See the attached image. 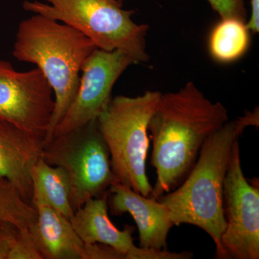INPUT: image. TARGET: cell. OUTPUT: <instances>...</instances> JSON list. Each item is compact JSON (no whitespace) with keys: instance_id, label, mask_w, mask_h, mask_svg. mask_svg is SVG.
Wrapping results in <instances>:
<instances>
[{"instance_id":"1","label":"cell","mask_w":259,"mask_h":259,"mask_svg":"<svg viewBox=\"0 0 259 259\" xmlns=\"http://www.w3.org/2000/svg\"><path fill=\"white\" fill-rule=\"evenodd\" d=\"M228 120L226 107L209 100L192 81L178 91L161 93L148 125L151 165L156 172L151 197L158 199L178 187L204 142Z\"/></svg>"},{"instance_id":"2","label":"cell","mask_w":259,"mask_h":259,"mask_svg":"<svg viewBox=\"0 0 259 259\" xmlns=\"http://www.w3.org/2000/svg\"><path fill=\"white\" fill-rule=\"evenodd\" d=\"M258 125V107L228 120L204 142L185 181L158 199L169 209L175 226L192 225L211 237L215 245V258L221 259L222 255L221 239L226 227L223 191L233 145L247 127Z\"/></svg>"},{"instance_id":"3","label":"cell","mask_w":259,"mask_h":259,"mask_svg":"<svg viewBox=\"0 0 259 259\" xmlns=\"http://www.w3.org/2000/svg\"><path fill=\"white\" fill-rule=\"evenodd\" d=\"M96 49L76 29L44 15L35 14L19 24L13 56L18 61L36 65L54 94L55 107L44 144L50 141L74 101L83 65Z\"/></svg>"},{"instance_id":"4","label":"cell","mask_w":259,"mask_h":259,"mask_svg":"<svg viewBox=\"0 0 259 259\" xmlns=\"http://www.w3.org/2000/svg\"><path fill=\"white\" fill-rule=\"evenodd\" d=\"M23 3V9L66 24L88 37L97 49L118 50L136 64L149 61L146 36L149 26L133 20L134 12L118 0H46Z\"/></svg>"},{"instance_id":"5","label":"cell","mask_w":259,"mask_h":259,"mask_svg":"<svg viewBox=\"0 0 259 259\" xmlns=\"http://www.w3.org/2000/svg\"><path fill=\"white\" fill-rule=\"evenodd\" d=\"M161 95L146 91L137 97H114L97 119L117 182L145 197L153 191L146 174L148 125Z\"/></svg>"},{"instance_id":"6","label":"cell","mask_w":259,"mask_h":259,"mask_svg":"<svg viewBox=\"0 0 259 259\" xmlns=\"http://www.w3.org/2000/svg\"><path fill=\"white\" fill-rule=\"evenodd\" d=\"M42 158L64 168L70 181V203L74 212L89 199L108 193L117 182L109 148L97 121L66 134L54 136L44 145Z\"/></svg>"},{"instance_id":"7","label":"cell","mask_w":259,"mask_h":259,"mask_svg":"<svg viewBox=\"0 0 259 259\" xmlns=\"http://www.w3.org/2000/svg\"><path fill=\"white\" fill-rule=\"evenodd\" d=\"M226 227L221 259L259 258V188L245 179L239 140L232 150L223 191Z\"/></svg>"},{"instance_id":"8","label":"cell","mask_w":259,"mask_h":259,"mask_svg":"<svg viewBox=\"0 0 259 259\" xmlns=\"http://www.w3.org/2000/svg\"><path fill=\"white\" fill-rule=\"evenodd\" d=\"M135 64L132 58L122 51L95 49L83 65L74 101L56 126L52 137L96 120L111 101L112 90L117 80Z\"/></svg>"},{"instance_id":"9","label":"cell","mask_w":259,"mask_h":259,"mask_svg":"<svg viewBox=\"0 0 259 259\" xmlns=\"http://www.w3.org/2000/svg\"><path fill=\"white\" fill-rule=\"evenodd\" d=\"M53 90L37 68L18 71L0 60V117L20 128L46 135L55 107Z\"/></svg>"},{"instance_id":"10","label":"cell","mask_w":259,"mask_h":259,"mask_svg":"<svg viewBox=\"0 0 259 259\" xmlns=\"http://www.w3.org/2000/svg\"><path fill=\"white\" fill-rule=\"evenodd\" d=\"M76 233L84 244L108 245L122 253L125 259H190V251L175 253L166 250L143 248L134 244L133 226H126L120 231L108 215V193L89 199L75 211L70 220Z\"/></svg>"},{"instance_id":"11","label":"cell","mask_w":259,"mask_h":259,"mask_svg":"<svg viewBox=\"0 0 259 259\" xmlns=\"http://www.w3.org/2000/svg\"><path fill=\"white\" fill-rule=\"evenodd\" d=\"M108 193L111 194L109 204L112 214L129 213L134 218L139 229V247L166 249L168 233L175 225L165 204L158 199L145 197L119 182L112 184Z\"/></svg>"},{"instance_id":"12","label":"cell","mask_w":259,"mask_h":259,"mask_svg":"<svg viewBox=\"0 0 259 259\" xmlns=\"http://www.w3.org/2000/svg\"><path fill=\"white\" fill-rule=\"evenodd\" d=\"M44 138L0 117V177L10 181L31 204L32 167L40 158Z\"/></svg>"},{"instance_id":"13","label":"cell","mask_w":259,"mask_h":259,"mask_svg":"<svg viewBox=\"0 0 259 259\" xmlns=\"http://www.w3.org/2000/svg\"><path fill=\"white\" fill-rule=\"evenodd\" d=\"M37 220L29 227L44 259H86V245L69 219L47 204H32Z\"/></svg>"},{"instance_id":"14","label":"cell","mask_w":259,"mask_h":259,"mask_svg":"<svg viewBox=\"0 0 259 259\" xmlns=\"http://www.w3.org/2000/svg\"><path fill=\"white\" fill-rule=\"evenodd\" d=\"M31 204H47L68 219L74 212L70 203V181L64 168L51 166L40 158L31 171Z\"/></svg>"},{"instance_id":"15","label":"cell","mask_w":259,"mask_h":259,"mask_svg":"<svg viewBox=\"0 0 259 259\" xmlns=\"http://www.w3.org/2000/svg\"><path fill=\"white\" fill-rule=\"evenodd\" d=\"M250 42L246 22L236 18L221 19L209 35V54L218 62L229 64L244 56Z\"/></svg>"},{"instance_id":"16","label":"cell","mask_w":259,"mask_h":259,"mask_svg":"<svg viewBox=\"0 0 259 259\" xmlns=\"http://www.w3.org/2000/svg\"><path fill=\"white\" fill-rule=\"evenodd\" d=\"M36 220L35 207L23 199L10 181L0 177V222L24 228L31 226Z\"/></svg>"},{"instance_id":"17","label":"cell","mask_w":259,"mask_h":259,"mask_svg":"<svg viewBox=\"0 0 259 259\" xmlns=\"http://www.w3.org/2000/svg\"><path fill=\"white\" fill-rule=\"evenodd\" d=\"M8 259H44L30 228H18Z\"/></svg>"},{"instance_id":"18","label":"cell","mask_w":259,"mask_h":259,"mask_svg":"<svg viewBox=\"0 0 259 259\" xmlns=\"http://www.w3.org/2000/svg\"><path fill=\"white\" fill-rule=\"evenodd\" d=\"M221 19L236 18L245 21L247 10L243 0H207Z\"/></svg>"},{"instance_id":"19","label":"cell","mask_w":259,"mask_h":259,"mask_svg":"<svg viewBox=\"0 0 259 259\" xmlns=\"http://www.w3.org/2000/svg\"><path fill=\"white\" fill-rule=\"evenodd\" d=\"M18 228L12 223L0 222V259H8Z\"/></svg>"},{"instance_id":"20","label":"cell","mask_w":259,"mask_h":259,"mask_svg":"<svg viewBox=\"0 0 259 259\" xmlns=\"http://www.w3.org/2000/svg\"><path fill=\"white\" fill-rule=\"evenodd\" d=\"M251 3V15L249 20L246 23L247 28L253 33L259 31V0H250Z\"/></svg>"},{"instance_id":"21","label":"cell","mask_w":259,"mask_h":259,"mask_svg":"<svg viewBox=\"0 0 259 259\" xmlns=\"http://www.w3.org/2000/svg\"><path fill=\"white\" fill-rule=\"evenodd\" d=\"M118 1L121 2V3H122V2H123V1H124V0H118Z\"/></svg>"}]
</instances>
